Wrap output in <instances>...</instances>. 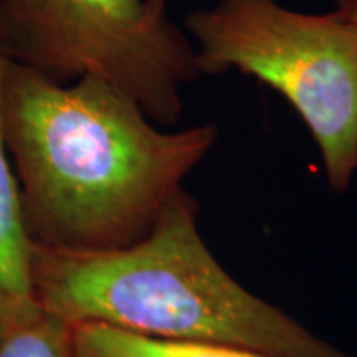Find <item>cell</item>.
Masks as SVG:
<instances>
[{
	"mask_svg": "<svg viewBox=\"0 0 357 357\" xmlns=\"http://www.w3.org/2000/svg\"><path fill=\"white\" fill-rule=\"evenodd\" d=\"M159 126L101 79L60 84L10 63L3 128L33 242L96 252L142 238L218 139L213 124Z\"/></svg>",
	"mask_w": 357,
	"mask_h": 357,
	"instance_id": "1",
	"label": "cell"
},
{
	"mask_svg": "<svg viewBox=\"0 0 357 357\" xmlns=\"http://www.w3.org/2000/svg\"><path fill=\"white\" fill-rule=\"evenodd\" d=\"M42 310L159 341L227 346L268 357H349L236 281L204 242L185 189L123 248L33 247Z\"/></svg>",
	"mask_w": 357,
	"mask_h": 357,
	"instance_id": "2",
	"label": "cell"
},
{
	"mask_svg": "<svg viewBox=\"0 0 357 357\" xmlns=\"http://www.w3.org/2000/svg\"><path fill=\"white\" fill-rule=\"evenodd\" d=\"M200 75L238 71L288 101L318 146L331 190L357 172V29L336 10L218 0L185 19Z\"/></svg>",
	"mask_w": 357,
	"mask_h": 357,
	"instance_id": "3",
	"label": "cell"
},
{
	"mask_svg": "<svg viewBox=\"0 0 357 357\" xmlns=\"http://www.w3.org/2000/svg\"><path fill=\"white\" fill-rule=\"evenodd\" d=\"M0 38L12 63L60 84L101 79L166 128L202 77L189 35L146 0H0Z\"/></svg>",
	"mask_w": 357,
	"mask_h": 357,
	"instance_id": "4",
	"label": "cell"
},
{
	"mask_svg": "<svg viewBox=\"0 0 357 357\" xmlns=\"http://www.w3.org/2000/svg\"><path fill=\"white\" fill-rule=\"evenodd\" d=\"M10 56L0 38V331L42 310L33 291V247L3 128V88Z\"/></svg>",
	"mask_w": 357,
	"mask_h": 357,
	"instance_id": "5",
	"label": "cell"
},
{
	"mask_svg": "<svg viewBox=\"0 0 357 357\" xmlns=\"http://www.w3.org/2000/svg\"><path fill=\"white\" fill-rule=\"evenodd\" d=\"M75 357H268L236 347L159 341L102 324L73 326Z\"/></svg>",
	"mask_w": 357,
	"mask_h": 357,
	"instance_id": "6",
	"label": "cell"
},
{
	"mask_svg": "<svg viewBox=\"0 0 357 357\" xmlns=\"http://www.w3.org/2000/svg\"><path fill=\"white\" fill-rule=\"evenodd\" d=\"M73 323L40 310L0 331V357H75Z\"/></svg>",
	"mask_w": 357,
	"mask_h": 357,
	"instance_id": "7",
	"label": "cell"
},
{
	"mask_svg": "<svg viewBox=\"0 0 357 357\" xmlns=\"http://www.w3.org/2000/svg\"><path fill=\"white\" fill-rule=\"evenodd\" d=\"M334 10L341 13L344 19L357 29V0H333Z\"/></svg>",
	"mask_w": 357,
	"mask_h": 357,
	"instance_id": "8",
	"label": "cell"
},
{
	"mask_svg": "<svg viewBox=\"0 0 357 357\" xmlns=\"http://www.w3.org/2000/svg\"><path fill=\"white\" fill-rule=\"evenodd\" d=\"M146 3L154 13H167V7L171 0H146Z\"/></svg>",
	"mask_w": 357,
	"mask_h": 357,
	"instance_id": "9",
	"label": "cell"
}]
</instances>
